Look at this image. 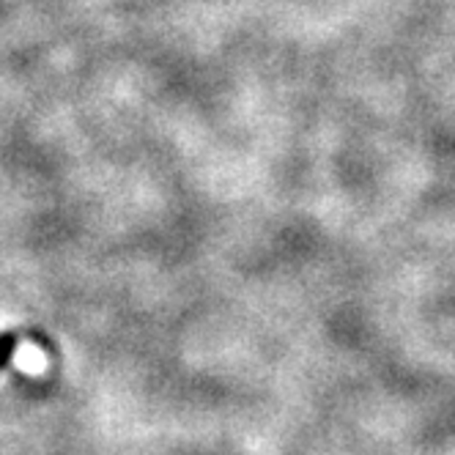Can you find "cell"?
<instances>
[{
  "mask_svg": "<svg viewBox=\"0 0 455 455\" xmlns=\"http://www.w3.org/2000/svg\"><path fill=\"white\" fill-rule=\"evenodd\" d=\"M17 348V335H0V368H4L9 360H12V354Z\"/></svg>",
  "mask_w": 455,
  "mask_h": 455,
  "instance_id": "cell-1",
  "label": "cell"
}]
</instances>
